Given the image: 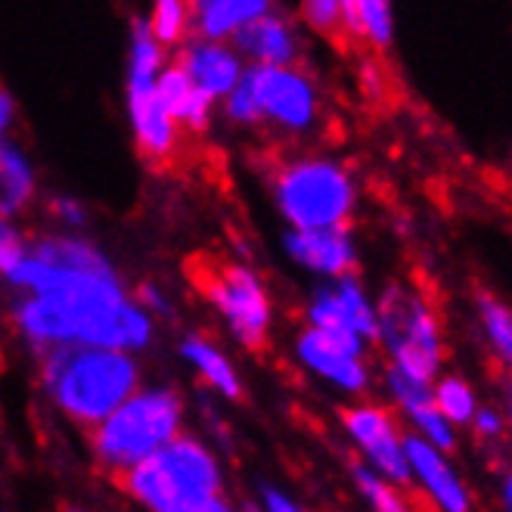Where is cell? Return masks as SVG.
<instances>
[{
	"mask_svg": "<svg viewBox=\"0 0 512 512\" xmlns=\"http://www.w3.org/2000/svg\"><path fill=\"white\" fill-rule=\"evenodd\" d=\"M10 320L35 351L100 345L140 354L153 348L159 333V320L140 305L122 274L63 292L16 295Z\"/></svg>",
	"mask_w": 512,
	"mask_h": 512,
	"instance_id": "1",
	"label": "cell"
},
{
	"mask_svg": "<svg viewBox=\"0 0 512 512\" xmlns=\"http://www.w3.org/2000/svg\"><path fill=\"white\" fill-rule=\"evenodd\" d=\"M115 481L140 512H239L221 454L187 429Z\"/></svg>",
	"mask_w": 512,
	"mask_h": 512,
	"instance_id": "2",
	"label": "cell"
},
{
	"mask_svg": "<svg viewBox=\"0 0 512 512\" xmlns=\"http://www.w3.org/2000/svg\"><path fill=\"white\" fill-rule=\"evenodd\" d=\"M38 382L66 423L90 432L143 385V370L131 351L63 345L38 351Z\"/></svg>",
	"mask_w": 512,
	"mask_h": 512,
	"instance_id": "3",
	"label": "cell"
},
{
	"mask_svg": "<svg viewBox=\"0 0 512 512\" xmlns=\"http://www.w3.org/2000/svg\"><path fill=\"white\" fill-rule=\"evenodd\" d=\"M224 122L239 131H270L301 140L323 122V90L305 63L295 66H246L243 78L221 100Z\"/></svg>",
	"mask_w": 512,
	"mask_h": 512,
	"instance_id": "4",
	"label": "cell"
},
{
	"mask_svg": "<svg viewBox=\"0 0 512 512\" xmlns=\"http://www.w3.org/2000/svg\"><path fill=\"white\" fill-rule=\"evenodd\" d=\"M187 429V401L165 382L140 385L103 423L87 432L94 466L112 481L153 457Z\"/></svg>",
	"mask_w": 512,
	"mask_h": 512,
	"instance_id": "5",
	"label": "cell"
},
{
	"mask_svg": "<svg viewBox=\"0 0 512 512\" xmlns=\"http://www.w3.org/2000/svg\"><path fill=\"white\" fill-rule=\"evenodd\" d=\"M267 190L286 230L351 227L360 184L354 171L326 153H292L270 165Z\"/></svg>",
	"mask_w": 512,
	"mask_h": 512,
	"instance_id": "6",
	"label": "cell"
},
{
	"mask_svg": "<svg viewBox=\"0 0 512 512\" xmlns=\"http://www.w3.org/2000/svg\"><path fill=\"white\" fill-rule=\"evenodd\" d=\"M385 367L432 382L447 364L444 323L435 301L413 283H388L376 295V339Z\"/></svg>",
	"mask_w": 512,
	"mask_h": 512,
	"instance_id": "7",
	"label": "cell"
},
{
	"mask_svg": "<svg viewBox=\"0 0 512 512\" xmlns=\"http://www.w3.org/2000/svg\"><path fill=\"white\" fill-rule=\"evenodd\" d=\"M168 59L171 50L153 38L143 16L134 19L125 56V112L137 153L153 168L174 165L187 140L159 97V75L168 66Z\"/></svg>",
	"mask_w": 512,
	"mask_h": 512,
	"instance_id": "8",
	"label": "cell"
},
{
	"mask_svg": "<svg viewBox=\"0 0 512 512\" xmlns=\"http://www.w3.org/2000/svg\"><path fill=\"white\" fill-rule=\"evenodd\" d=\"M193 286L227 336L246 351H264L274 336V295L255 267L233 258H199L193 264Z\"/></svg>",
	"mask_w": 512,
	"mask_h": 512,
	"instance_id": "9",
	"label": "cell"
},
{
	"mask_svg": "<svg viewBox=\"0 0 512 512\" xmlns=\"http://www.w3.org/2000/svg\"><path fill=\"white\" fill-rule=\"evenodd\" d=\"M118 274L122 270L112 264V258L97 243H90L84 233L53 230V233L32 236L22 264L10 274L7 286L16 295H38V292H63V289L87 286Z\"/></svg>",
	"mask_w": 512,
	"mask_h": 512,
	"instance_id": "10",
	"label": "cell"
},
{
	"mask_svg": "<svg viewBox=\"0 0 512 512\" xmlns=\"http://www.w3.org/2000/svg\"><path fill=\"white\" fill-rule=\"evenodd\" d=\"M370 342L329 333V329H317L301 323V329L292 339L295 364L305 370L314 382L326 385L336 395L354 401L367 398L373 391L376 373L370 360Z\"/></svg>",
	"mask_w": 512,
	"mask_h": 512,
	"instance_id": "11",
	"label": "cell"
},
{
	"mask_svg": "<svg viewBox=\"0 0 512 512\" xmlns=\"http://www.w3.org/2000/svg\"><path fill=\"white\" fill-rule=\"evenodd\" d=\"M339 426L357 454V463L407 485V429L382 401L354 398L339 410Z\"/></svg>",
	"mask_w": 512,
	"mask_h": 512,
	"instance_id": "12",
	"label": "cell"
},
{
	"mask_svg": "<svg viewBox=\"0 0 512 512\" xmlns=\"http://www.w3.org/2000/svg\"><path fill=\"white\" fill-rule=\"evenodd\" d=\"M305 323L329 333L354 336L373 345L376 339V295L360 280V274H345L336 280H320V286L305 301Z\"/></svg>",
	"mask_w": 512,
	"mask_h": 512,
	"instance_id": "13",
	"label": "cell"
},
{
	"mask_svg": "<svg viewBox=\"0 0 512 512\" xmlns=\"http://www.w3.org/2000/svg\"><path fill=\"white\" fill-rule=\"evenodd\" d=\"M407 488L423 497L432 512H472L475 497L454 454L407 432Z\"/></svg>",
	"mask_w": 512,
	"mask_h": 512,
	"instance_id": "14",
	"label": "cell"
},
{
	"mask_svg": "<svg viewBox=\"0 0 512 512\" xmlns=\"http://www.w3.org/2000/svg\"><path fill=\"white\" fill-rule=\"evenodd\" d=\"M382 388H385L388 407L401 416V423L410 435L447 450V454H454L457 444H460V429L454 423H447V419L441 416V410L435 407L432 382L385 367L382 370Z\"/></svg>",
	"mask_w": 512,
	"mask_h": 512,
	"instance_id": "15",
	"label": "cell"
},
{
	"mask_svg": "<svg viewBox=\"0 0 512 512\" xmlns=\"http://www.w3.org/2000/svg\"><path fill=\"white\" fill-rule=\"evenodd\" d=\"M283 252L295 267L308 270L317 280H336L354 274L360 264V249L351 227L286 230Z\"/></svg>",
	"mask_w": 512,
	"mask_h": 512,
	"instance_id": "16",
	"label": "cell"
},
{
	"mask_svg": "<svg viewBox=\"0 0 512 512\" xmlns=\"http://www.w3.org/2000/svg\"><path fill=\"white\" fill-rule=\"evenodd\" d=\"M171 59L180 66V72H184L202 94L212 97L218 106L246 72V59L236 50L233 41H212V38L190 35L171 53Z\"/></svg>",
	"mask_w": 512,
	"mask_h": 512,
	"instance_id": "17",
	"label": "cell"
},
{
	"mask_svg": "<svg viewBox=\"0 0 512 512\" xmlns=\"http://www.w3.org/2000/svg\"><path fill=\"white\" fill-rule=\"evenodd\" d=\"M236 50L243 53L246 66H295L305 63V28L295 16L274 10L233 38Z\"/></svg>",
	"mask_w": 512,
	"mask_h": 512,
	"instance_id": "18",
	"label": "cell"
},
{
	"mask_svg": "<svg viewBox=\"0 0 512 512\" xmlns=\"http://www.w3.org/2000/svg\"><path fill=\"white\" fill-rule=\"evenodd\" d=\"M159 97L184 137H202L212 131L218 103L208 94H202V90L180 72L174 59H168V66L159 75Z\"/></svg>",
	"mask_w": 512,
	"mask_h": 512,
	"instance_id": "19",
	"label": "cell"
},
{
	"mask_svg": "<svg viewBox=\"0 0 512 512\" xmlns=\"http://www.w3.org/2000/svg\"><path fill=\"white\" fill-rule=\"evenodd\" d=\"M180 360L193 370V376L221 401L243 398V376H239L233 357L205 333H187L177 345Z\"/></svg>",
	"mask_w": 512,
	"mask_h": 512,
	"instance_id": "20",
	"label": "cell"
},
{
	"mask_svg": "<svg viewBox=\"0 0 512 512\" xmlns=\"http://www.w3.org/2000/svg\"><path fill=\"white\" fill-rule=\"evenodd\" d=\"M280 10V0H190L196 38L233 41L255 19Z\"/></svg>",
	"mask_w": 512,
	"mask_h": 512,
	"instance_id": "21",
	"label": "cell"
},
{
	"mask_svg": "<svg viewBox=\"0 0 512 512\" xmlns=\"http://www.w3.org/2000/svg\"><path fill=\"white\" fill-rule=\"evenodd\" d=\"M38 196V171L28 153L7 140L0 146V218H19Z\"/></svg>",
	"mask_w": 512,
	"mask_h": 512,
	"instance_id": "22",
	"label": "cell"
},
{
	"mask_svg": "<svg viewBox=\"0 0 512 512\" xmlns=\"http://www.w3.org/2000/svg\"><path fill=\"white\" fill-rule=\"evenodd\" d=\"M348 38L367 44L376 53H385L395 44V0H342Z\"/></svg>",
	"mask_w": 512,
	"mask_h": 512,
	"instance_id": "23",
	"label": "cell"
},
{
	"mask_svg": "<svg viewBox=\"0 0 512 512\" xmlns=\"http://www.w3.org/2000/svg\"><path fill=\"white\" fill-rule=\"evenodd\" d=\"M475 326L497 367L512 379V305L500 295L481 289L475 295Z\"/></svg>",
	"mask_w": 512,
	"mask_h": 512,
	"instance_id": "24",
	"label": "cell"
},
{
	"mask_svg": "<svg viewBox=\"0 0 512 512\" xmlns=\"http://www.w3.org/2000/svg\"><path fill=\"white\" fill-rule=\"evenodd\" d=\"M351 481H354L357 497L367 503L370 512H419V503L410 497L407 485L367 469L364 463H354Z\"/></svg>",
	"mask_w": 512,
	"mask_h": 512,
	"instance_id": "25",
	"label": "cell"
},
{
	"mask_svg": "<svg viewBox=\"0 0 512 512\" xmlns=\"http://www.w3.org/2000/svg\"><path fill=\"white\" fill-rule=\"evenodd\" d=\"M432 398H435V407L441 410V416L447 419V423H454L460 432L469 429L475 410L481 407L478 388L466 376L447 373V370H441L432 379Z\"/></svg>",
	"mask_w": 512,
	"mask_h": 512,
	"instance_id": "26",
	"label": "cell"
},
{
	"mask_svg": "<svg viewBox=\"0 0 512 512\" xmlns=\"http://www.w3.org/2000/svg\"><path fill=\"white\" fill-rule=\"evenodd\" d=\"M295 19L308 35L326 44H351L342 0H295Z\"/></svg>",
	"mask_w": 512,
	"mask_h": 512,
	"instance_id": "27",
	"label": "cell"
},
{
	"mask_svg": "<svg viewBox=\"0 0 512 512\" xmlns=\"http://www.w3.org/2000/svg\"><path fill=\"white\" fill-rule=\"evenodd\" d=\"M143 22L149 32H153V38L174 53L193 35L190 0H149V10H146Z\"/></svg>",
	"mask_w": 512,
	"mask_h": 512,
	"instance_id": "28",
	"label": "cell"
},
{
	"mask_svg": "<svg viewBox=\"0 0 512 512\" xmlns=\"http://www.w3.org/2000/svg\"><path fill=\"white\" fill-rule=\"evenodd\" d=\"M469 432L481 441V444H500L509 435V423L506 413L497 404H481L469 423Z\"/></svg>",
	"mask_w": 512,
	"mask_h": 512,
	"instance_id": "29",
	"label": "cell"
},
{
	"mask_svg": "<svg viewBox=\"0 0 512 512\" xmlns=\"http://www.w3.org/2000/svg\"><path fill=\"white\" fill-rule=\"evenodd\" d=\"M50 218L63 230L81 233L90 221V212H87V205L75 196H53L50 199Z\"/></svg>",
	"mask_w": 512,
	"mask_h": 512,
	"instance_id": "30",
	"label": "cell"
},
{
	"mask_svg": "<svg viewBox=\"0 0 512 512\" xmlns=\"http://www.w3.org/2000/svg\"><path fill=\"white\" fill-rule=\"evenodd\" d=\"M134 295H137V301L140 305L153 314L156 320H165V317H171L174 314V305H171V298H168V292L156 283V280H146V283H140L137 289H134Z\"/></svg>",
	"mask_w": 512,
	"mask_h": 512,
	"instance_id": "31",
	"label": "cell"
},
{
	"mask_svg": "<svg viewBox=\"0 0 512 512\" xmlns=\"http://www.w3.org/2000/svg\"><path fill=\"white\" fill-rule=\"evenodd\" d=\"M258 509L261 512H311L301 500H295L289 491L277 485H261L258 488Z\"/></svg>",
	"mask_w": 512,
	"mask_h": 512,
	"instance_id": "32",
	"label": "cell"
},
{
	"mask_svg": "<svg viewBox=\"0 0 512 512\" xmlns=\"http://www.w3.org/2000/svg\"><path fill=\"white\" fill-rule=\"evenodd\" d=\"M16 118H19V106L13 100V94L7 87H0V146H4L7 140H13Z\"/></svg>",
	"mask_w": 512,
	"mask_h": 512,
	"instance_id": "33",
	"label": "cell"
},
{
	"mask_svg": "<svg viewBox=\"0 0 512 512\" xmlns=\"http://www.w3.org/2000/svg\"><path fill=\"white\" fill-rule=\"evenodd\" d=\"M500 506L503 512H512V469H506L500 478Z\"/></svg>",
	"mask_w": 512,
	"mask_h": 512,
	"instance_id": "34",
	"label": "cell"
},
{
	"mask_svg": "<svg viewBox=\"0 0 512 512\" xmlns=\"http://www.w3.org/2000/svg\"><path fill=\"white\" fill-rule=\"evenodd\" d=\"M503 413H506V423H509V432H512V379L506 382V395H503Z\"/></svg>",
	"mask_w": 512,
	"mask_h": 512,
	"instance_id": "35",
	"label": "cell"
},
{
	"mask_svg": "<svg viewBox=\"0 0 512 512\" xmlns=\"http://www.w3.org/2000/svg\"><path fill=\"white\" fill-rule=\"evenodd\" d=\"M506 177H509V187H512V156H509V165H506Z\"/></svg>",
	"mask_w": 512,
	"mask_h": 512,
	"instance_id": "36",
	"label": "cell"
},
{
	"mask_svg": "<svg viewBox=\"0 0 512 512\" xmlns=\"http://www.w3.org/2000/svg\"><path fill=\"white\" fill-rule=\"evenodd\" d=\"M66 512H87V509H78V506H72V509H66Z\"/></svg>",
	"mask_w": 512,
	"mask_h": 512,
	"instance_id": "37",
	"label": "cell"
}]
</instances>
